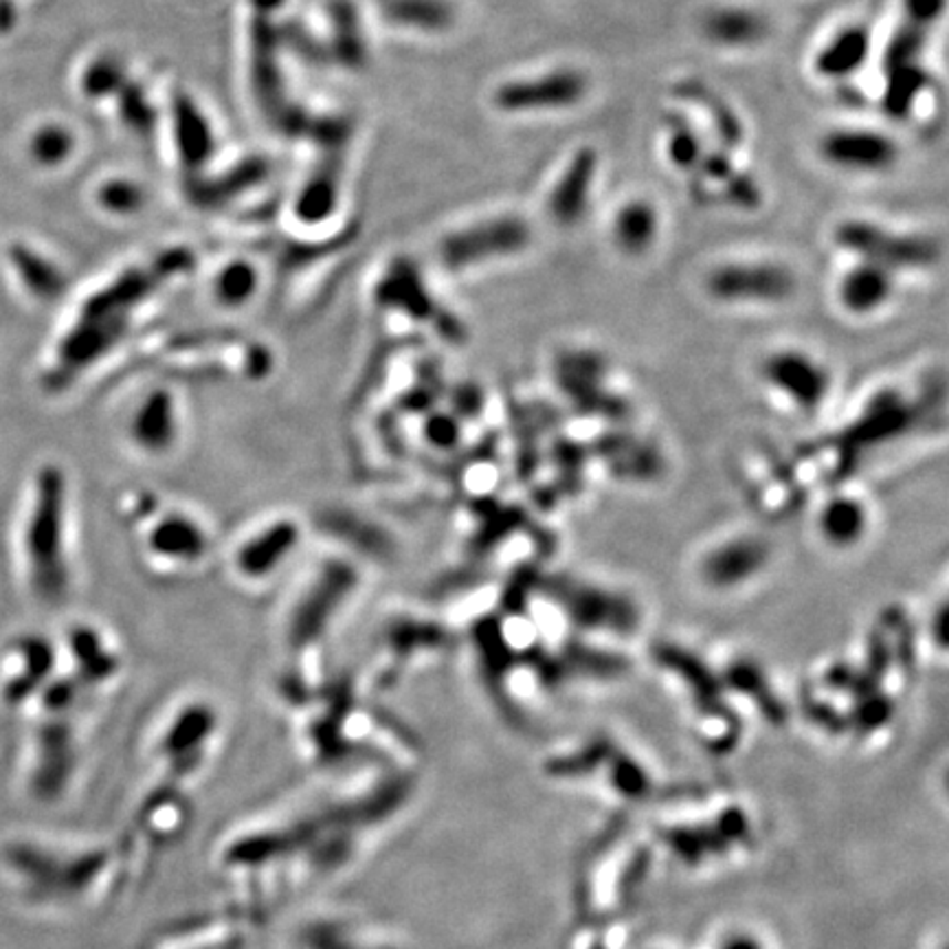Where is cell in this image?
Here are the masks:
<instances>
[{"mask_svg":"<svg viewBox=\"0 0 949 949\" xmlns=\"http://www.w3.org/2000/svg\"><path fill=\"white\" fill-rule=\"evenodd\" d=\"M839 249L857 256L862 262L886 271L932 269L941 258V245L921 234H897L868 220H846L835 229Z\"/></svg>","mask_w":949,"mask_h":949,"instance_id":"1","label":"cell"},{"mask_svg":"<svg viewBox=\"0 0 949 949\" xmlns=\"http://www.w3.org/2000/svg\"><path fill=\"white\" fill-rule=\"evenodd\" d=\"M530 240L533 229L524 218L497 216L451 234L442 243L440 256L451 271H464L488 260L517 256L528 249Z\"/></svg>","mask_w":949,"mask_h":949,"instance_id":"2","label":"cell"},{"mask_svg":"<svg viewBox=\"0 0 949 949\" xmlns=\"http://www.w3.org/2000/svg\"><path fill=\"white\" fill-rule=\"evenodd\" d=\"M796 277L774 262H730L705 279L712 299L730 306H774L796 292Z\"/></svg>","mask_w":949,"mask_h":949,"instance_id":"3","label":"cell"},{"mask_svg":"<svg viewBox=\"0 0 949 949\" xmlns=\"http://www.w3.org/2000/svg\"><path fill=\"white\" fill-rule=\"evenodd\" d=\"M551 596L567 618L585 631L629 633L640 620L638 607L629 596L598 585L556 578L551 582Z\"/></svg>","mask_w":949,"mask_h":949,"instance_id":"4","label":"cell"},{"mask_svg":"<svg viewBox=\"0 0 949 949\" xmlns=\"http://www.w3.org/2000/svg\"><path fill=\"white\" fill-rule=\"evenodd\" d=\"M587 78L576 69H554L543 75L504 84L495 102L506 113H549L576 106L587 95Z\"/></svg>","mask_w":949,"mask_h":949,"instance_id":"5","label":"cell"},{"mask_svg":"<svg viewBox=\"0 0 949 949\" xmlns=\"http://www.w3.org/2000/svg\"><path fill=\"white\" fill-rule=\"evenodd\" d=\"M761 376L772 390L805 413L822 408L831 392L828 370L801 350H778L770 354L761 365Z\"/></svg>","mask_w":949,"mask_h":949,"instance_id":"6","label":"cell"},{"mask_svg":"<svg viewBox=\"0 0 949 949\" xmlns=\"http://www.w3.org/2000/svg\"><path fill=\"white\" fill-rule=\"evenodd\" d=\"M770 560V543L759 537H734L719 543L703 556L699 574L708 587L732 591L759 578L767 569Z\"/></svg>","mask_w":949,"mask_h":949,"instance_id":"7","label":"cell"},{"mask_svg":"<svg viewBox=\"0 0 949 949\" xmlns=\"http://www.w3.org/2000/svg\"><path fill=\"white\" fill-rule=\"evenodd\" d=\"M819 154L826 163L848 172H886L899 158V145L893 136L873 128H837L819 141Z\"/></svg>","mask_w":949,"mask_h":949,"instance_id":"8","label":"cell"},{"mask_svg":"<svg viewBox=\"0 0 949 949\" xmlns=\"http://www.w3.org/2000/svg\"><path fill=\"white\" fill-rule=\"evenodd\" d=\"M299 541L301 528L292 519L281 517L269 522L240 543L234 554L236 571L251 582L269 578L286 565Z\"/></svg>","mask_w":949,"mask_h":949,"instance_id":"9","label":"cell"},{"mask_svg":"<svg viewBox=\"0 0 949 949\" xmlns=\"http://www.w3.org/2000/svg\"><path fill=\"white\" fill-rule=\"evenodd\" d=\"M147 554L163 565H196L209 549L205 528L187 513L161 515L145 535Z\"/></svg>","mask_w":949,"mask_h":949,"instance_id":"10","label":"cell"},{"mask_svg":"<svg viewBox=\"0 0 949 949\" xmlns=\"http://www.w3.org/2000/svg\"><path fill=\"white\" fill-rule=\"evenodd\" d=\"M178 422V405L174 394L165 388H156L147 392L133 409L128 437L136 451L145 455H163L176 446Z\"/></svg>","mask_w":949,"mask_h":949,"instance_id":"11","label":"cell"},{"mask_svg":"<svg viewBox=\"0 0 949 949\" xmlns=\"http://www.w3.org/2000/svg\"><path fill=\"white\" fill-rule=\"evenodd\" d=\"M596 172H598L596 149L580 147L569 158L556 185L551 187V194L547 200L549 216L558 225H576L585 216L587 205L591 200Z\"/></svg>","mask_w":949,"mask_h":949,"instance_id":"12","label":"cell"},{"mask_svg":"<svg viewBox=\"0 0 949 949\" xmlns=\"http://www.w3.org/2000/svg\"><path fill=\"white\" fill-rule=\"evenodd\" d=\"M895 288V272L859 260V265L839 279L837 301L848 314L868 317L879 312L893 299Z\"/></svg>","mask_w":949,"mask_h":949,"instance_id":"13","label":"cell"},{"mask_svg":"<svg viewBox=\"0 0 949 949\" xmlns=\"http://www.w3.org/2000/svg\"><path fill=\"white\" fill-rule=\"evenodd\" d=\"M873 35L866 24H848L837 31L817 53L815 71L828 80H844L855 75L868 60Z\"/></svg>","mask_w":949,"mask_h":949,"instance_id":"14","label":"cell"},{"mask_svg":"<svg viewBox=\"0 0 949 949\" xmlns=\"http://www.w3.org/2000/svg\"><path fill=\"white\" fill-rule=\"evenodd\" d=\"M708 40L730 49H743L759 44L767 33L770 24L765 16L747 7H719L703 20Z\"/></svg>","mask_w":949,"mask_h":949,"instance_id":"15","label":"cell"},{"mask_svg":"<svg viewBox=\"0 0 949 949\" xmlns=\"http://www.w3.org/2000/svg\"><path fill=\"white\" fill-rule=\"evenodd\" d=\"M817 530L833 547H855L868 533V510L857 497L833 495L817 515Z\"/></svg>","mask_w":949,"mask_h":949,"instance_id":"16","label":"cell"},{"mask_svg":"<svg viewBox=\"0 0 949 949\" xmlns=\"http://www.w3.org/2000/svg\"><path fill=\"white\" fill-rule=\"evenodd\" d=\"M660 216L647 200H629L613 218V243L627 256H644L658 240Z\"/></svg>","mask_w":949,"mask_h":949,"instance_id":"17","label":"cell"},{"mask_svg":"<svg viewBox=\"0 0 949 949\" xmlns=\"http://www.w3.org/2000/svg\"><path fill=\"white\" fill-rule=\"evenodd\" d=\"M857 433H853L855 446H875L879 442H886L890 435H899L904 426L910 422V413L904 403L899 401H886L879 399L877 405L868 409L864 420H859Z\"/></svg>","mask_w":949,"mask_h":949,"instance_id":"18","label":"cell"},{"mask_svg":"<svg viewBox=\"0 0 949 949\" xmlns=\"http://www.w3.org/2000/svg\"><path fill=\"white\" fill-rule=\"evenodd\" d=\"M258 272L247 262H231L218 272L214 283L216 301L225 308L247 306L258 290Z\"/></svg>","mask_w":949,"mask_h":949,"instance_id":"19","label":"cell"},{"mask_svg":"<svg viewBox=\"0 0 949 949\" xmlns=\"http://www.w3.org/2000/svg\"><path fill=\"white\" fill-rule=\"evenodd\" d=\"M396 13L409 24L424 29H442L451 22V7L442 0H405Z\"/></svg>","mask_w":949,"mask_h":949,"instance_id":"20","label":"cell"},{"mask_svg":"<svg viewBox=\"0 0 949 949\" xmlns=\"http://www.w3.org/2000/svg\"><path fill=\"white\" fill-rule=\"evenodd\" d=\"M180 145L187 161H203L209 149V131L196 111L180 109Z\"/></svg>","mask_w":949,"mask_h":949,"instance_id":"21","label":"cell"},{"mask_svg":"<svg viewBox=\"0 0 949 949\" xmlns=\"http://www.w3.org/2000/svg\"><path fill=\"white\" fill-rule=\"evenodd\" d=\"M671 158L681 169H692L701 156V145L688 126H679L671 135Z\"/></svg>","mask_w":949,"mask_h":949,"instance_id":"22","label":"cell"},{"mask_svg":"<svg viewBox=\"0 0 949 949\" xmlns=\"http://www.w3.org/2000/svg\"><path fill=\"white\" fill-rule=\"evenodd\" d=\"M460 440V424L448 415H435L426 426V442L435 448H451Z\"/></svg>","mask_w":949,"mask_h":949,"instance_id":"23","label":"cell"},{"mask_svg":"<svg viewBox=\"0 0 949 949\" xmlns=\"http://www.w3.org/2000/svg\"><path fill=\"white\" fill-rule=\"evenodd\" d=\"M104 203L120 214H131L141 205V194L131 183H117V185H111L106 189Z\"/></svg>","mask_w":949,"mask_h":949,"instance_id":"24","label":"cell"},{"mask_svg":"<svg viewBox=\"0 0 949 949\" xmlns=\"http://www.w3.org/2000/svg\"><path fill=\"white\" fill-rule=\"evenodd\" d=\"M946 11V0H904V16L935 27Z\"/></svg>","mask_w":949,"mask_h":949,"instance_id":"25","label":"cell"},{"mask_svg":"<svg viewBox=\"0 0 949 949\" xmlns=\"http://www.w3.org/2000/svg\"><path fill=\"white\" fill-rule=\"evenodd\" d=\"M714 949H765V946L745 930H730V935L716 941Z\"/></svg>","mask_w":949,"mask_h":949,"instance_id":"26","label":"cell"}]
</instances>
